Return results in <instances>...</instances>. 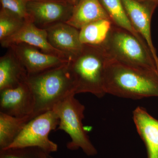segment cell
<instances>
[{"instance_id": "cell-5", "label": "cell", "mask_w": 158, "mask_h": 158, "mask_svg": "<svg viewBox=\"0 0 158 158\" xmlns=\"http://www.w3.org/2000/svg\"><path fill=\"white\" fill-rule=\"evenodd\" d=\"M75 95L72 94L67 97L53 109L59 119L57 130L64 131L70 137L71 141L66 144L68 149L76 150L81 148L87 156L96 155L97 150L83 127L85 106L75 98Z\"/></svg>"}, {"instance_id": "cell-24", "label": "cell", "mask_w": 158, "mask_h": 158, "mask_svg": "<svg viewBox=\"0 0 158 158\" xmlns=\"http://www.w3.org/2000/svg\"><path fill=\"white\" fill-rule=\"evenodd\" d=\"M77 1V2H78L79 0H76Z\"/></svg>"}, {"instance_id": "cell-21", "label": "cell", "mask_w": 158, "mask_h": 158, "mask_svg": "<svg viewBox=\"0 0 158 158\" xmlns=\"http://www.w3.org/2000/svg\"><path fill=\"white\" fill-rule=\"evenodd\" d=\"M2 9L27 22H31L27 9V0H0Z\"/></svg>"}, {"instance_id": "cell-22", "label": "cell", "mask_w": 158, "mask_h": 158, "mask_svg": "<svg viewBox=\"0 0 158 158\" xmlns=\"http://www.w3.org/2000/svg\"><path fill=\"white\" fill-rule=\"evenodd\" d=\"M27 2L30 1H62V2H68L73 4V5H75L77 3L76 0H27Z\"/></svg>"}, {"instance_id": "cell-15", "label": "cell", "mask_w": 158, "mask_h": 158, "mask_svg": "<svg viewBox=\"0 0 158 158\" xmlns=\"http://www.w3.org/2000/svg\"><path fill=\"white\" fill-rule=\"evenodd\" d=\"M0 58V90L25 81L28 73L11 49Z\"/></svg>"}, {"instance_id": "cell-2", "label": "cell", "mask_w": 158, "mask_h": 158, "mask_svg": "<svg viewBox=\"0 0 158 158\" xmlns=\"http://www.w3.org/2000/svg\"><path fill=\"white\" fill-rule=\"evenodd\" d=\"M68 62L41 72L28 75L26 81L34 98V118L52 110L57 103L69 95H76L75 85Z\"/></svg>"}, {"instance_id": "cell-13", "label": "cell", "mask_w": 158, "mask_h": 158, "mask_svg": "<svg viewBox=\"0 0 158 158\" xmlns=\"http://www.w3.org/2000/svg\"><path fill=\"white\" fill-rule=\"evenodd\" d=\"M133 118L138 135L145 144L148 158H158V119L140 106L133 111Z\"/></svg>"}, {"instance_id": "cell-1", "label": "cell", "mask_w": 158, "mask_h": 158, "mask_svg": "<svg viewBox=\"0 0 158 158\" xmlns=\"http://www.w3.org/2000/svg\"><path fill=\"white\" fill-rule=\"evenodd\" d=\"M105 88L106 93L122 98L158 97V71L110 58L106 68Z\"/></svg>"}, {"instance_id": "cell-10", "label": "cell", "mask_w": 158, "mask_h": 158, "mask_svg": "<svg viewBox=\"0 0 158 158\" xmlns=\"http://www.w3.org/2000/svg\"><path fill=\"white\" fill-rule=\"evenodd\" d=\"M34 107L33 95L26 81L15 88L0 90V113L17 117L33 116Z\"/></svg>"}, {"instance_id": "cell-4", "label": "cell", "mask_w": 158, "mask_h": 158, "mask_svg": "<svg viewBox=\"0 0 158 158\" xmlns=\"http://www.w3.org/2000/svg\"><path fill=\"white\" fill-rule=\"evenodd\" d=\"M101 45L110 59L127 65L158 71L148 48L131 33L113 24Z\"/></svg>"}, {"instance_id": "cell-9", "label": "cell", "mask_w": 158, "mask_h": 158, "mask_svg": "<svg viewBox=\"0 0 158 158\" xmlns=\"http://www.w3.org/2000/svg\"><path fill=\"white\" fill-rule=\"evenodd\" d=\"M132 24L147 44L158 68V57L152 39L151 23L157 4L137 0H121Z\"/></svg>"}, {"instance_id": "cell-11", "label": "cell", "mask_w": 158, "mask_h": 158, "mask_svg": "<svg viewBox=\"0 0 158 158\" xmlns=\"http://www.w3.org/2000/svg\"><path fill=\"white\" fill-rule=\"evenodd\" d=\"M0 42L2 47L7 48L13 44H26L45 53L69 60L66 55L54 48L50 44L46 30L40 28L31 22L26 23L17 33Z\"/></svg>"}, {"instance_id": "cell-8", "label": "cell", "mask_w": 158, "mask_h": 158, "mask_svg": "<svg viewBox=\"0 0 158 158\" xmlns=\"http://www.w3.org/2000/svg\"><path fill=\"white\" fill-rule=\"evenodd\" d=\"M9 48L25 69L28 75L58 67L69 61L68 59L45 53L37 48L26 44H13Z\"/></svg>"}, {"instance_id": "cell-7", "label": "cell", "mask_w": 158, "mask_h": 158, "mask_svg": "<svg viewBox=\"0 0 158 158\" xmlns=\"http://www.w3.org/2000/svg\"><path fill=\"white\" fill-rule=\"evenodd\" d=\"M74 5L66 2L30 1L27 9L31 22L40 28L46 29L69 19Z\"/></svg>"}, {"instance_id": "cell-12", "label": "cell", "mask_w": 158, "mask_h": 158, "mask_svg": "<svg viewBox=\"0 0 158 158\" xmlns=\"http://www.w3.org/2000/svg\"><path fill=\"white\" fill-rule=\"evenodd\" d=\"M48 39L52 46L66 55L69 59L82 49L79 30L66 23H60L46 29Z\"/></svg>"}, {"instance_id": "cell-3", "label": "cell", "mask_w": 158, "mask_h": 158, "mask_svg": "<svg viewBox=\"0 0 158 158\" xmlns=\"http://www.w3.org/2000/svg\"><path fill=\"white\" fill-rule=\"evenodd\" d=\"M110 59L101 45L83 44L81 51L68 62L74 81L76 94L90 93L101 98L106 94L105 74Z\"/></svg>"}, {"instance_id": "cell-16", "label": "cell", "mask_w": 158, "mask_h": 158, "mask_svg": "<svg viewBox=\"0 0 158 158\" xmlns=\"http://www.w3.org/2000/svg\"><path fill=\"white\" fill-rule=\"evenodd\" d=\"M33 118L32 115L17 117L0 113V150L8 148Z\"/></svg>"}, {"instance_id": "cell-20", "label": "cell", "mask_w": 158, "mask_h": 158, "mask_svg": "<svg viewBox=\"0 0 158 158\" xmlns=\"http://www.w3.org/2000/svg\"><path fill=\"white\" fill-rule=\"evenodd\" d=\"M0 158H49V155L37 147L0 150Z\"/></svg>"}, {"instance_id": "cell-23", "label": "cell", "mask_w": 158, "mask_h": 158, "mask_svg": "<svg viewBox=\"0 0 158 158\" xmlns=\"http://www.w3.org/2000/svg\"><path fill=\"white\" fill-rule=\"evenodd\" d=\"M137 1L141 2H152L158 5V0H137Z\"/></svg>"}, {"instance_id": "cell-19", "label": "cell", "mask_w": 158, "mask_h": 158, "mask_svg": "<svg viewBox=\"0 0 158 158\" xmlns=\"http://www.w3.org/2000/svg\"><path fill=\"white\" fill-rule=\"evenodd\" d=\"M27 22L5 10L0 12V42L14 35Z\"/></svg>"}, {"instance_id": "cell-17", "label": "cell", "mask_w": 158, "mask_h": 158, "mask_svg": "<svg viewBox=\"0 0 158 158\" xmlns=\"http://www.w3.org/2000/svg\"><path fill=\"white\" fill-rule=\"evenodd\" d=\"M99 1L113 24L129 31L135 36L141 43L148 47L144 40L132 24L121 0Z\"/></svg>"}, {"instance_id": "cell-18", "label": "cell", "mask_w": 158, "mask_h": 158, "mask_svg": "<svg viewBox=\"0 0 158 158\" xmlns=\"http://www.w3.org/2000/svg\"><path fill=\"white\" fill-rule=\"evenodd\" d=\"M113 25L110 19L99 20L88 24L79 30L80 41L83 44L102 45Z\"/></svg>"}, {"instance_id": "cell-14", "label": "cell", "mask_w": 158, "mask_h": 158, "mask_svg": "<svg viewBox=\"0 0 158 158\" xmlns=\"http://www.w3.org/2000/svg\"><path fill=\"white\" fill-rule=\"evenodd\" d=\"M104 19H110L99 0H79L66 23L80 30L88 24Z\"/></svg>"}, {"instance_id": "cell-6", "label": "cell", "mask_w": 158, "mask_h": 158, "mask_svg": "<svg viewBox=\"0 0 158 158\" xmlns=\"http://www.w3.org/2000/svg\"><path fill=\"white\" fill-rule=\"evenodd\" d=\"M59 119L53 110L31 119L8 148L37 147L48 154L56 152L58 145L49 139V135L59 126Z\"/></svg>"}]
</instances>
